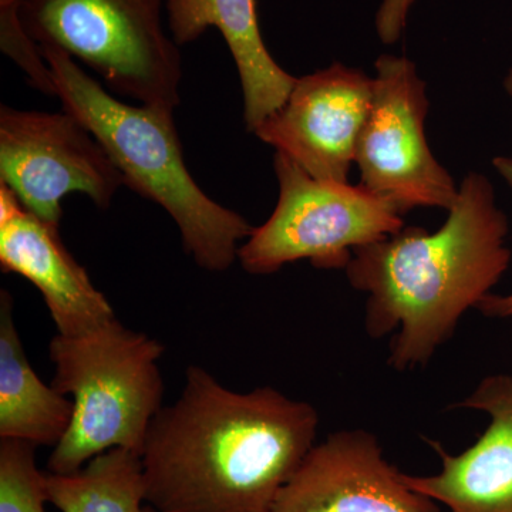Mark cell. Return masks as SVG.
<instances>
[{"label":"cell","mask_w":512,"mask_h":512,"mask_svg":"<svg viewBox=\"0 0 512 512\" xmlns=\"http://www.w3.org/2000/svg\"><path fill=\"white\" fill-rule=\"evenodd\" d=\"M454 409L490 416L480 439L460 454H450L426 439L441 460L434 476H409L406 483L450 512H512V376L484 377Z\"/></svg>","instance_id":"7c38bea8"},{"label":"cell","mask_w":512,"mask_h":512,"mask_svg":"<svg viewBox=\"0 0 512 512\" xmlns=\"http://www.w3.org/2000/svg\"><path fill=\"white\" fill-rule=\"evenodd\" d=\"M0 268L39 289L60 335H86L116 318L106 296L64 247L59 227L26 210L5 184H0Z\"/></svg>","instance_id":"8fae6325"},{"label":"cell","mask_w":512,"mask_h":512,"mask_svg":"<svg viewBox=\"0 0 512 512\" xmlns=\"http://www.w3.org/2000/svg\"><path fill=\"white\" fill-rule=\"evenodd\" d=\"M375 67L372 109L356 150L360 185L403 215L414 208L450 210L458 188L427 143L426 82L407 57L383 55Z\"/></svg>","instance_id":"52a82bcc"},{"label":"cell","mask_w":512,"mask_h":512,"mask_svg":"<svg viewBox=\"0 0 512 512\" xmlns=\"http://www.w3.org/2000/svg\"><path fill=\"white\" fill-rule=\"evenodd\" d=\"M164 346L114 318L80 336L57 333L49 345L52 386L72 397L73 419L47 460V473L72 474L94 457L143 451L151 421L163 409L158 360Z\"/></svg>","instance_id":"277c9868"},{"label":"cell","mask_w":512,"mask_h":512,"mask_svg":"<svg viewBox=\"0 0 512 512\" xmlns=\"http://www.w3.org/2000/svg\"><path fill=\"white\" fill-rule=\"evenodd\" d=\"M22 3L23 0H0V47L25 72L33 89L56 96L49 66L20 22Z\"/></svg>","instance_id":"e0dca14e"},{"label":"cell","mask_w":512,"mask_h":512,"mask_svg":"<svg viewBox=\"0 0 512 512\" xmlns=\"http://www.w3.org/2000/svg\"><path fill=\"white\" fill-rule=\"evenodd\" d=\"M36 446L0 440V512H46V474L37 468Z\"/></svg>","instance_id":"2e32d148"},{"label":"cell","mask_w":512,"mask_h":512,"mask_svg":"<svg viewBox=\"0 0 512 512\" xmlns=\"http://www.w3.org/2000/svg\"><path fill=\"white\" fill-rule=\"evenodd\" d=\"M504 89L508 96L512 97V67L504 79Z\"/></svg>","instance_id":"ffe728a7"},{"label":"cell","mask_w":512,"mask_h":512,"mask_svg":"<svg viewBox=\"0 0 512 512\" xmlns=\"http://www.w3.org/2000/svg\"><path fill=\"white\" fill-rule=\"evenodd\" d=\"M269 512H439L384 457L373 433L343 430L315 444Z\"/></svg>","instance_id":"30bf717a"},{"label":"cell","mask_w":512,"mask_h":512,"mask_svg":"<svg viewBox=\"0 0 512 512\" xmlns=\"http://www.w3.org/2000/svg\"><path fill=\"white\" fill-rule=\"evenodd\" d=\"M0 184L37 218L60 227L66 195L84 194L109 208L124 178L97 138L67 111L2 106Z\"/></svg>","instance_id":"ba28073f"},{"label":"cell","mask_w":512,"mask_h":512,"mask_svg":"<svg viewBox=\"0 0 512 512\" xmlns=\"http://www.w3.org/2000/svg\"><path fill=\"white\" fill-rule=\"evenodd\" d=\"M373 101V79L333 63L296 79L288 100L254 134L311 177L348 184Z\"/></svg>","instance_id":"9c48e42d"},{"label":"cell","mask_w":512,"mask_h":512,"mask_svg":"<svg viewBox=\"0 0 512 512\" xmlns=\"http://www.w3.org/2000/svg\"><path fill=\"white\" fill-rule=\"evenodd\" d=\"M493 165L497 173L504 178L505 183H507L508 187L512 190V157H494ZM477 309L483 313L485 318H512V293H508V295H494V293H490V295L477 306Z\"/></svg>","instance_id":"d6986e66"},{"label":"cell","mask_w":512,"mask_h":512,"mask_svg":"<svg viewBox=\"0 0 512 512\" xmlns=\"http://www.w3.org/2000/svg\"><path fill=\"white\" fill-rule=\"evenodd\" d=\"M164 0H23L20 22L40 46H55L94 70L111 92L175 110L181 55L161 20Z\"/></svg>","instance_id":"5b68a950"},{"label":"cell","mask_w":512,"mask_h":512,"mask_svg":"<svg viewBox=\"0 0 512 512\" xmlns=\"http://www.w3.org/2000/svg\"><path fill=\"white\" fill-rule=\"evenodd\" d=\"M279 197L271 217L239 248L251 275H271L308 259L318 269H346L353 251L404 227L396 205L362 185L320 181L275 154Z\"/></svg>","instance_id":"8992f818"},{"label":"cell","mask_w":512,"mask_h":512,"mask_svg":"<svg viewBox=\"0 0 512 512\" xmlns=\"http://www.w3.org/2000/svg\"><path fill=\"white\" fill-rule=\"evenodd\" d=\"M10 293L0 292V440L56 447L69 430L74 404L36 375L23 349Z\"/></svg>","instance_id":"5bb4252c"},{"label":"cell","mask_w":512,"mask_h":512,"mask_svg":"<svg viewBox=\"0 0 512 512\" xmlns=\"http://www.w3.org/2000/svg\"><path fill=\"white\" fill-rule=\"evenodd\" d=\"M171 37L178 46L195 42L210 28L220 30L237 64L249 133L284 106L296 77L266 49L256 0H165Z\"/></svg>","instance_id":"4fadbf2b"},{"label":"cell","mask_w":512,"mask_h":512,"mask_svg":"<svg viewBox=\"0 0 512 512\" xmlns=\"http://www.w3.org/2000/svg\"><path fill=\"white\" fill-rule=\"evenodd\" d=\"M416 0H382L376 15V30L384 45H393L406 28L410 9Z\"/></svg>","instance_id":"ac0fdd59"},{"label":"cell","mask_w":512,"mask_h":512,"mask_svg":"<svg viewBox=\"0 0 512 512\" xmlns=\"http://www.w3.org/2000/svg\"><path fill=\"white\" fill-rule=\"evenodd\" d=\"M47 500L60 512H158L147 501L140 454L113 448L72 474H46Z\"/></svg>","instance_id":"9a60e30c"},{"label":"cell","mask_w":512,"mask_h":512,"mask_svg":"<svg viewBox=\"0 0 512 512\" xmlns=\"http://www.w3.org/2000/svg\"><path fill=\"white\" fill-rule=\"evenodd\" d=\"M63 110L76 117L107 151L124 185L156 202L173 218L185 252L198 266L224 272L238 261L239 242L254 227L211 200L184 163L174 110L117 100L55 46H40Z\"/></svg>","instance_id":"3957f363"},{"label":"cell","mask_w":512,"mask_h":512,"mask_svg":"<svg viewBox=\"0 0 512 512\" xmlns=\"http://www.w3.org/2000/svg\"><path fill=\"white\" fill-rule=\"evenodd\" d=\"M318 427L309 403L269 386L234 392L188 366L181 396L144 441L147 501L158 512H269Z\"/></svg>","instance_id":"6da1fadb"},{"label":"cell","mask_w":512,"mask_h":512,"mask_svg":"<svg viewBox=\"0 0 512 512\" xmlns=\"http://www.w3.org/2000/svg\"><path fill=\"white\" fill-rule=\"evenodd\" d=\"M507 234L493 184L473 171L436 232L404 225L353 251L346 276L367 295V335H393L387 357L392 369L426 366L453 338L464 313L490 295L510 268Z\"/></svg>","instance_id":"7a4b0ae2"}]
</instances>
